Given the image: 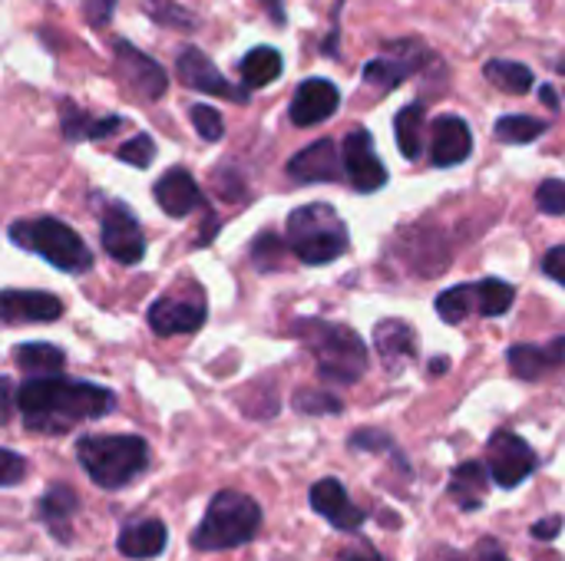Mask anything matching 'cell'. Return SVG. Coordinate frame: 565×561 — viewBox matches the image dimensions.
Returning <instances> with one entry per match:
<instances>
[{"label": "cell", "mask_w": 565, "mask_h": 561, "mask_svg": "<svg viewBox=\"0 0 565 561\" xmlns=\"http://www.w3.org/2000/svg\"><path fill=\"white\" fill-rule=\"evenodd\" d=\"M483 76L503 89V93H513V96H523L533 89V69L526 63H516V60H490L483 66Z\"/></svg>", "instance_id": "28"}, {"label": "cell", "mask_w": 565, "mask_h": 561, "mask_svg": "<svg viewBox=\"0 0 565 561\" xmlns=\"http://www.w3.org/2000/svg\"><path fill=\"white\" fill-rule=\"evenodd\" d=\"M288 248L305 265H328L348 251V225L328 202L301 205L288 215Z\"/></svg>", "instance_id": "5"}, {"label": "cell", "mask_w": 565, "mask_h": 561, "mask_svg": "<svg viewBox=\"0 0 565 561\" xmlns=\"http://www.w3.org/2000/svg\"><path fill=\"white\" fill-rule=\"evenodd\" d=\"M338 3H341V0H338Z\"/></svg>", "instance_id": "50"}, {"label": "cell", "mask_w": 565, "mask_h": 561, "mask_svg": "<svg viewBox=\"0 0 565 561\" xmlns=\"http://www.w3.org/2000/svg\"><path fill=\"white\" fill-rule=\"evenodd\" d=\"M281 69H285V60H281V53L275 46H255L238 63V73H242V79H245L248 89H258V86L275 83L281 76Z\"/></svg>", "instance_id": "26"}, {"label": "cell", "mask_w": 565, "mask_h": 561, "mask_svg": "<svg viewBox=\"0 0 565 561\" xmlns=\"http://www.w3.org/2000/svg\"><path fill=\"white\" fill-rule=\"evenodd\" d=\"M169 546V529L159 522V519H146V522H132L119 532L116 539V549L126 555V559L146 561L156 559L159 552H166Z\"/></svg>", "instance_id": "21"}, {"label": "cell", "mask_w": 565, "mask_h": 561, "mask_svg": "<svg viewBox=\"0 0 565 561\" xmlns=\"http://www.w3.org/2000/svg\"><path fill=\"white\" fill-rule=\"evenodd\" d=\"M427 60H430V50L420 40L387 43V50L377 60H367L364 63V83L374 86V89H381V93H391L401 83H407Z\"/></svg>", "instance_id": "8"}, {"label": "cell", "mask_w": 565, "mask_h": 561, "mask_svg": "<svg viewBox=\"0 0 565 561\" xmlns=\"http://www.w3.org/2000/svg\"><path fill=\"white\" fill-rule=\"evenodd\" d=\"M543 103H546V106H553V109H559V96H556V89H553V86H543Z\"/></svg>", "instance_id": "48"}, {"label": "cell", "mask_w": 565, "mask_h": 561, "mask_svg": "<svg viewBox=\"0 0 565 561\" xmlns=\"http://www.w3.org/2000/svg\"><path fill=\"white\" fill-rule=\"evenodd\" d=\"M311 509L321 516V519H328L334 529H341V532H358L361 526H364V513L351 503V496H348V489L338 483V479H321L315 489H311Z\"/></svg>", "instance_id": "17"}, {"label": "cell", "mask_w": 565, "mask_h": 561, "mask_svg": "<svg viewBox=\"0 0 565 561\" xmlns=\"http://www.w3.org/2000/svg\"><path fill=\"white\" fill-rule=\"evenodd\" d=\"M546 129H550V122L536 119V116H503V119H497V139L507 142V145L536 142Z\"/></svg>", "instance_id": "31"}, {"label": "cell", "mask_w": 565, "mask_h": 561, "mask_svg": "<svg viewBox=\"0 0 565 561\" xmlns=\"http://www.w3.org/2000/svg\"><path fill=\"white\" fill-rule=\"evenodd\" d=\"M470 561H510L507 552L493 542V539H483L473 552H470Z\"/></svg>", "instance_id": "43"}, {"label": "cell", "mask_w": 565, "mask_h": 561, "mask_svg": "<svg viewBox=\"0 0 565 561\" xmlns=\"http://www.w3.org/2000/svg\"><path fill=\"white\" fill-rule=\"evenodd\" d=\"M556 367L550 347H540V344H516L510 350V370L520 377V380H543L550 370Z\"/></svg>", "instance_id": "29"}, {"label": "cell", "mask_w": 565, "mask_h": 561, "mask_svg": "<svg viewBox=\"0 0 565 561\" xmlns=\"http://www.w3.org/2000/svg\"><path fill=\"white\" fill-rule=\"evenodd\" d=\"M189 116H192L195 132H199L205 142H218V139L225 136V119H222L218 109H212V106H205V103H195V106L189 109Z\"/></svg>", "instance_id": "35"}, {"label": "cell", "mask_w": 565, "mask_h": 561, "mask_svg": "<svg viewBox=\"0 0 565 561\" xmlns=\"http://www.w3.org/2000/svg\"><path fill=\"white\" fill-rule=\"evenodd\" d=\"M146 13L159 23V26H169V30H195L199 20L189 7L175 3V0H146L142 3Z\"/></svg>", "instance_id": "33"}, {"label": "cell", "mask_w": 565, "mask_h": 561, "mask_svg": "<svg viewBox=\"0 0 565 561\" xmlns=\"http://www.w3.org/2000/svg\"><path fill=\"white\" fill-rule=\"evenodd\" d=\"M152 195H156L159 208H162L169 218H185V215H192V212L202 205L199 182L192 179L189 169H179V165L169 169V172L156 182Z\"/></svg>", "instance_id": "19"}, {"label": "cell", "mask_w": 565, "mask_h": 561, "mask_svg": "<svg viewBox=\"0 0 565 561\" xmlns=\"http://www.w3.org/2000/svg\"><path fill=\"white\" fill-rule=\"evenodd\" d=\"M13 364L20 367V374H30V380L60 377L66 367V354L56 344H20L13 350Z\"/></svg>", "instance_id": "25"}, {"label": "cell", "mask_w": 565, "mask_h": 561, "mask_svg": "<svg viewBox=\"0 0 565 561\" xmlns=\"http://www.w3.org/2000/svg\"><path fill=\"white\" fill-rule=\"evenodd\" d=\"M341 561H387L377 549H371V546H361V549H354V552H348Z\"/></svg>", "instance_id": "45"}, {"label": "cell", "mask_w": 565, "mask_h": 561, "mask_svg": "<svg viewBox=\"0 0 565 561\" xmlns=\"http://www.w3.org/2000/svg\"><path fill=\"white\" fill-rule=\"evenodd\" d=\"M477 298H480V314L483 317H500L513 308L516 301V288L510 281H500V278H487L477 284Z\"/></svg>", "instance_id": "32"}, {"label": "cell", "mask_w": 565, "mask_h": 561, "mask_svg": "<svg viewBox=\"0 0 565 561\" xmlns=\"http://www.w3.org/2000/svg\"><path fill=\"white\" fill-rule=\"evenodd\" d=\"M341 106V93L331 79L324 76H311L305 79L298 89H295V99H291V122L308 129V126H318L324 119H331Z\"/></svg>", "instance_id": "14"}, {"label": "cell", "mask_w": 565, "mask_h": 561, "mask_svg": "<svg viewBox=\"0 0 565 561\" xmlns=\"http://www.w3.org/2000/svg\"><path fill=\"white\" fill-rule=\"evenodd\" d=\"M374 347H377V357L384 360V367L391 374H401L417 354V334L407 321L387 317L374 327Z\"/></svg>", "instance_id": "20"}, {"label": "cell", "mask_w": 565, "mask_h": 561, "mask_svg": "<svg viewBox=\"0 0 565 561\" xmlns=\"http://www.w3.org/2000/svg\"><path fill=\"white\" fill-rule=\"evenodd\" d=\"M493 476H490V466L483 463H460L450 476V496L454 503L463 509V513H473L483 506V496L490 489Z\"/></svg>", "instance_id": "23"}, {"label": "cell", "mask_w": 565, "mask_h": 561, "mask_svg": "<svg viewBox=\"0 0 565 561\" xmlns=\"http://www.w3.org/2000/svg\"><path fill=\"white\" fill-rule=\"evenodd\" d=\"M60 126H63V136L70 142H79V139H106V136H113L122 126V116H89L86 109H79L70 99H63L60 103Z\"/></svg>", "instance_id": "22"}, {"label": "cell", "mask_w": 565, "mask_h": 561, "mask_svg": "<svg viewBox=\"0 0 565 561\" xmlns=\"http://www.w3.org/2000/svg\"><path fill=\"white\" fill-rule=\"evenodd\" d=\"M473 152L470 126L460 116H437L430 126V162L440 169L467 162Z\"/></svg>", "instance_id": "16"}, {"label": "cell", "mask_w": 565, "mask_h": 561, "mask_svg": "<svg viewBox=\"0 0 565 561\" xmlns=\"http://www.w3.org/2000/svg\"><path fill=\"white\" fill-rule=\"evenodd\" d=\"M26 473V463L13 453V450H0V483L3 486H17Z\"/></svg>", "instance_id": "38"}, {"label": "cell", "mask_w": 565, "mask_h": 561, "mask_svg": "<svg viewBox=\"0 0 565 561\" xmlns=\"http://www.w3.org/2000/svg\"><path fill=\"white\" fill-rule=\"evenodd\" d=\"M543 271H546L556 284H563L565 288V245L553 248V251H546V258H543Z\"/></svg>", "instance_id": "39"}, {"label": "cell", "mask_w": 565, "mask_h": 561, "mask_svg": "<svg viewBox=\"0 0 565 561\" xmlns=\"http://www.w3.org/2000/svg\"><path fill=\"white\" fill-rule=\"evenodd\" d=\"M262 3L268 7V17L281 26V23H285V3H281V0H262Z\"/></svg>", "instance_id": "46"}, {"label": "cell", "mask_w": 565, "mask_h": 561, "mask_svg": "<svg viewBox=\"0 0 565 561\" xmlns=\"http://www.w3.org/2000/svg\"><path fill=\"white\" fill-rule=\"evenodd\" d=\"M76 509H79V499H76L73 489H66V486H53V489L40 499V506H36V513H40V519L46 522L50 536H56L60 542H70V522H73V516H76Z\"/></svg>", "instance_id": "24"}, {"label": "cell", "mask_w": 565, "mask_h": 561, "mask_svg": "<svg viewBox=\"0 0 565 561\" xmlns=\"http://www.w3.org/2000/svg\"><path fill=\"white\" fill-rule=\"evenodd\" d=\"M113 7H116V0H86V13H89V20H93L96 26L109 23Z\"/></svg>", "instance_id": "42"}, {"label": "cell", "mask_w": 565, "mask_h": 561, "mask_svg": "<svg viewBox=\"0 0 565 561\" xmlns=\"http://www.w3.org/2000/svg\"><path fill=\"white\" fill-rule=\"evenodd\" d=\"M17 407L23 413L26 430L70 433L76 423L113 413L116 397L113 390H103L96 384H79L66 377H40V380H23L17 393Z\"/></svg>", "instance_id": "1"}, {"label": "cell", "mask_w": 565, "mask_h": 561, "mask_svg": "<svg viewBox=\"0 0 565 561\" xmlns=\"http://www.w3.org/2000/svg\"><path fill=\"white\" fill-rule=\"evenodd\" d=\"M205 298L199 284H189V291H169L166 298H159L146 321L152 327V334L159 337H175V334H192L205 324Z\"/></svg>", "instance_id": "7"}, {"label": "cell", "mask_w": 565, "mask_h": 561, "mask_svg": "<svg viewBox=\"0 0 565 561\" xmlns=\"http://www.w3.org/2000/svg\"><path fill=\"white\" fill-rule=\"evenodd\" d=\"M281 251V241L275 238V235H258L255 238V245H252V258H255V265L262 261V255H268V268H275V255Z\"/></svg>", "instance_id": "40"}, {"label": "cell", "mask_w": 565, "mask_h": 561, "mask_svg": "<svg viewBox=\"0 0 565 561\" xmlns=\"http://www.w3.org/2000/svg\"><path fill=\"white\" fill-rule=\"evenodd\" d=\"M0 314L7 324H46L63 314V301L46 291H3Z\"/></svg>", "instance_id": "18"}, {"label": "cell", "mask_w": 565, "mask_h": 561, "mask_svg": "<svg viewBox=\"0 0 565 561\" xmlns=\"http://www.w3.org/2000/svg\"><path fill=\"white\" fill-rule=\"evenodd\" d=\"M258 529H262L258 503L245 493L225 489L209 503L205 519L192 532V549H199V552L238 549V546H248L258 536Z\"/></svg>", "instance_id": "4"}, {"label": "cell", "mask_w": 565, "mask_h": 561, "mask_svg": "<svg viewBox=\"0 0 565 561\" xmlns=\"http://www.w3.org/2000/svg\"><path fill=\"white\" fill-rule=\"evenodd\" d=\"M490 476L500 489H516L523 479H530V473L536 470V453L533 446L510 433V430H500L493 433L490 440Z\"/></svg>", "instance_id": "11"}, {"label": "cell", "mask_w": 565, "mask_h": 561, "mask_svg": "<svg viewBox=\"0 0 565 561\" xmlns=\"http://www.w3.org/2000/svg\"><path fill=\"white\" fill-rule=\"evenodd\" d=\"M99 238H103V251L119 261V265H139L146 255V238L139 222L132 218V212L119 202H109L99 222Z\"/></svg>", "instance_id": "10"}, {"label": "cell", "mask_w": 565, "mask_h": 561, "mask_svg": "<svg viewBox=\"0 0 565 561\" xmlns=\"http://www.w3.org/2000/svg\"><path fill=\"white\" fill-rule=\"evenodd\" d=\"M295 337L318 360V374L331 384H358L367 370V344L358 331L318 317L295 321Z\"/></svg>", "instance_id": "2"}, {"label": "cell", "mask_w": 565, "mask_h": 561, "mask_svg": "<svg viewBox=\"0 0 565 561\" xmlns=\"http://www.w3.org/2000/svg\"><path fill=\"white\" fill-rule=\"evenodd\" d=\"M76 460L99 489H122L149 466L142 436H79Z\"/></svg>", "instance_id": "3"}, {"label": "cell", "mask_w": 565, "mask_h": 561, "mask_svg": "<svg viewBox=\"0 0 565 561\" xmlns=\"http://www.w3.org/2000/svg\"><path fill=\"white\" fill-rule=\"evenodd\" d=\"M288 175L301 185L311 182H341L344 179V159L338 155L331 139H318L311 145H305L301 152H295L288 159Z\"/></svg>", "instance_id": "15"}, {"label": "cell", "mask_w": 565, "mask_h": 561, "mask_svg": "<svg viewBox=\"0 0 565 561\" xmlns=\"http://www.w3.org/2000/svg\"><path fill=\"white\" fill-rule=\"evenodd\" d=\"M430 370H434V374H440V370H447V360H434V364H430Z\"/></svg>", "instance_id": "49"}, {"label": "cell", "mask_w": 565, "mask_h": 561, "mask_svg": "<svg viewBox=\"0 0 565 561\" xmlns=\"http://www.w3.org/2000/svg\"><path fill=\"white\" fill-rule=\"evenodd\" d=\"M10 241L40 255L43 261H50L53 268L66 271V274H83L93 268V255L86 248V241L63 225L60 218H30V222H13L10 225Z\"/></svg>", "instance_id": "6"}, {"label": "cell", "mask_w": 565, "mask_h": 561, "mask_svg": "<svg viewBox=\"0 0 565 561\" xmlns=\"http://www.w3.org/2000/svg\"><path fill=\"white\" fill-rule=\"evenodd\" d=\"M295 410L308 417H328V413H341V400H334L331 393H318V390H298Z\"/></svg>", "instance_id": "36"}, {"label": "cell", "mask_w": 565, "mask_h": 561, "mask_svg": "<svg viewBox=\"0 0 565 561\" xmlns=\"http://www.w3.org/2000/svg\"><path fill=\"white\" fill-rule=\"evenodd\" d=\"M175 73L189 89H199L205 96H222L228 103H248V89L235 86L222 76V69L199 50V46H185L175 56Z\"/></svg>", "instance_id": "12"}, {"label": "cell", "mask_w": 565, "mask_h": 561, "mask_svg": "<svg viewBox=\"0 0 565 561\" xmlns=\"http://www.w3.org/2000/svg\"><path fill=\"white\" fill-rule=\"evenodd\" d=\"M113 53H116L119 76L132 86V93H139V96L149 99V103H156V99L166 96L169 76H166V69H162L152 56H146L142 50H136V46H132L129 40H122V36L113 43Z\"/></svg>", "instance_id": "13"}, {"label": "cell", "mask_w": 565, "mask_h": 561, "mask_svg": "<svg viewBox=\"0 0 565 561\" xmlns=\"http://www.w3.org/2000/svg\"><path fill=\"white\" fill-rule=\"evenodd\" d=\"M394 136H397V149L404 152V159L420 155V149H424V103H407L394 116Z\"/></svg>", "instance_id": "27"}, {"label": "cell", "mask_w": 565, "mask_h": 561, "mask_svg": "<svg viewBox=\"0 0 565 561\" xmlns=\"http://www.w3.org/2000/svg\"><path fill=\"white\" fill-rule=\"evenodd\" d=\"M341 159H344V179L351 182L354 192L371 195V192H377V188L387 185V169H384V162L377 159L374 139H371L367 129H351V132L344 136Z\"/></svg>", "instance_id": "9"}, {"label": "cell", "mask_w": 565, "mask_h": 561, "mask_svg": "<svg viewBox=\"0 0 565 561\" xmlns=\"http://www.w3.org/2000/svg\"><path fill=\"white\" fill-rule=\"evenodd\" d=\"M559 529H563V516H546V519H540L530 532H533L540 542H553V539L559 536Z\"/></svg>", "instance_id": "41"}, {"label": "cell", "mask_w": 565, "mask_h": 561, "mask_svg": "<svg viewBox=\"0 0 565 561\" xmlns=\"http://www.w3.org/2000/svg\"><path fill=\"white\" fill-rule=\"evenodd\" d=\"M536 208L546 215H565V182L559 179H546L536 188Z\"/></svg>", "instance_id": "37"}, {"label": "cell", "mask_w": 565, "mask_h": 561, "mask_svg": "<svg viewBox=\"0 0 565 561\" xmlns=\"http://www.w3.org/2000/svg\"><path fill=\"white\" fill-rule=\"evenodd\" d=\"M546 347H550V354H553L556 367H565V337H559V341H553V344H546Z\"/></svg>", "instance_id": "47"}, {"label": "cell", "mask_w": 565, "mask_h": 561, "mask_svg": "<svg viewBox=\"0 0 565 561\" xmlns=\"http://www.w3.org/2000/svg\"><path fill=\"white\" fill-rule=\"evenodd\" d=\"M116 159L126 162V165H136V169H149L152 159H156V142H152V136L139 132V136L126 139V142L116 149Z\"/></svg>", "instance_id": "34"}, {"label": "cell", "mask_w": 565, "mask_h": 561, "mask_svg": "<svg viewBox=\"0 0 565 561\" xmlns=\"http://www.w3.org/2000/svg\"><path fill=\"white\" fill-rule=\"evenodd\" d=\"M420 561H470V555H463V552H457V549H447V546H434V549H427Z\"/></svg>", "instance_id": "44"}, {"label": "cell", "mask_w": 565, "mask_h": 561, "mask_svg": "<svg viewBox=\"0 0 565 561\" xmlns=\"http://www.w3.org/2000/svg\"><path fill=\"white\" fill-rule=\"evenodd\" d=\"M437 314H440L447 324H463L470 314H480L477 284H457V288H447V291L437 298Z\"/></svg>", "instance_id": "30"}]
</instances>
